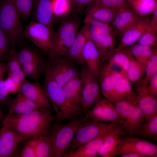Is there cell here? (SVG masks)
<instances>
[{"label":"cell","mask_w":157,"mask_h":157,"mask_svg":"<svg viewBox=\"0 0 157 157\" xmlns=\"http://www.w3.org/2000/svg\"><path fill=\"white\" fill-rule=\"evenodd\" d=\"M62 88L67 98L73 104L81 108L82 82L79 76L71 80Z\"/></svg>","instance_id":"obj_29"},{"label":"cell","mask_w":157,"mask_h":157,"mask_svg":"<svg viewBox=\"0 0 157 157\" xmlns=\"http://www.w3.org/2000/svg\"><path fill=\"white\" fill-rule=\"evenodd\" d=\"M133 136L157 142V114L144 122Z\"/></svg>","instance_id":"obj_31"},{"label":"cell","mask_w":157,"mask_h":157,"mask_svg":"<svg viewBox=\"0 0 157 157\" xmlns=\"http://www.w3.org/2000/svg\"><path fill=\"white\" fill-rule=\"evenodd\" d=\"M1 126H0V129L1 128Z\"/></svg>","instance_id":"obj_52"},{"label":"cell","mask_w":157,"mask_h":157,"mask_svg":"<svg viewBox=\"0 0 157 157\" xmlns=\"http://www.w3.org/2000/svg\"><path fill=\"white\" fill-rule=\"evenodd\" d=\"M76 63L66 56H59L49 60L45 70L62 87L71 80L79 76Z\"/></svg>","instance_id":"obj_8"},{"label":"cell","mask_w":157,"mask_h":157,"mask_svg":"<svg viewBox=\"0 0 157 157\" xmlns=\"http://www.w3.org/2000/svg\"><path fill=\"white\" fill-rule=\"evenodd\" d=\"M82 56L85 63L98 80L102 61L98 49L90 37L89 31Z\"/></svg>","instance_id":"obj_20"},{"label":"cell","mask_w":157,"mask_h":157,"mask_svg":"<svg viewBox=\"0 0 157 157\" xmlns=\"http://www.w3.org/2000/svg\"><path fill=\"white\" fill-rule=\"evenodd\" d=\"M7 60L5 65L8 76L16 82L21 84L26 77L17 59L16 52L13 48L11 49Z\"/></svg>","instance_id":"obj_28"},{"label":"cell","mask_w":157,"mask_h":157,"mask_svg":"<svg viewBox=\"0 0 157 157\" xmlns=\"http://www.w3.org/2000/svg\"><path fill=\"white\" fill-rule=\"evenodd\" d=\"M19 156L36 157L34 139L27 140L21 151Z\"/></svg>","instance_id":"obj_43"},{"label":"cell","mask_w":157,"mask_h":157,"mask_svg":"<svg viewBox=\"0 0 157 157\" xmlns=\"http://www.w3.org/2000/svg\"><path fill=\"white\" fill-rule=\"evenodd\" d=\"M157 28L150 23L138 41V44L151 47H156Z\"/></svg>","instance_id":"obj_39"},{"label":"cell","mask_w":157,"mask_h":157,"mask_svg":"<svg viewBox=\"0 0 157 157\" xmlns=\"http://www.w3.org/2000/svg\"><path fill=\"white\" fill-rule=\"evenodd\" d=\"M86 8V16L93 20L110 24L117 11L94 2Z\"/></svg>","instance_id":"obj_27"},{"label":"cell","mask_w":157,"mask_h":157,"mask_svg":"<svg viewBox=\"0 0 157 157\" xmlns=\"http://www.w3.org/2000/svg\"><path fill=\"white\" fill-rule=\"evenodd\" d=\"M127 135L122 126L117 125L110 131L98 153L102 157H112L122 136Z\"/></svg>","instance_id":"obj_25"},{"label":"cell","mask_w":157,"mask_h":157,"mask_svg":"<svg viewBox=\"0 0 157 157\" xmlns=\"http://www.w3.org/2000/svg\"><path fill=\"white\" fill-rule=\"evenodd\" d=\"M80 20L72 15L62 19L57 31L53 34L48 51L49 60L65 56L77 34Z\"/></svg>","instance_id":"obj_3"},{"label":"cell","mask_w":157,"mask_h":157,"mask_svg":"<svg viewBox=\"0 0 157 157\" xmlns=\"http://www.w3.org/2000/svg\"><path fill=\"white\" fill-rule=\"evenodd\" d=\"M1 1V0H0V2Z\"/></svg>","instance_id":"obj_53"},{"label":"cell","mask_w":157,"mask_h":157,"mask_svg":"<svg viewBox=\"0 0 157 157\" xmlns=\"http://www.w3.org/2000/svg\"><path fill=\"white\" fill-rule=\"evenodd\" d=\"M5 86L9 94H14L19 91L21 84L18 83L14 81L10 76L4 80Z\"/></svg>","instance_id":"obj_44"},{"label":"cell","mask_w":157,"mask_h":157,"mask_svg":"<svg viewBox=\"0 0 157 157\" xmlns=\"http://www.w3.org/2000/svg\"><path fill=\"white\" fill-rule=\"evenodd\" d=\"M54 32L53 29L33 21L26 27L24 35L40 49L48 52Z\"/></svg>","instance_id":"obj_13"},{"label":"cell","mask_w":157,"mask_h":157,"mask_svg":"<svg viewBox=\"0 0 157 157\" xmlns=\"http://www.w3.org/2000/svg\"><path fill=\"white\" fill-rule=\"evenodd\" d=\"M122 119V127L126 135L133 136L144 123V117L136 103L121 100L113 103Z\"/></svg>","instance_id":"obj_7"},{"label":"cell","mask_w":157,"mask_h":157,"mask_svg":"<svg viewBox=\"0 0 157 157\" xmlns=\"http://www.w3.org/2000/svg\"><path fill=\"white\" fill-rule=\"evenodd\" d=\"M20 17L26 19L29 16L33 6L34 0H12Z\"/></svg>","instance_id":"obj_40"},{"label":"cell","mask_w":157,"mask_h":157,"mask_svg":"<svg viewBox=\"0 0 157 157\" xmlns=\"http://www.w3.org/2000/svg\"><path fill=\"white\" fill-rule=\"evenodd\" d=\"M36 157H51V144L48 135L34 139Z\"/></svg>","instance_id":"obj_37"},{"label":"cell","mask_w":157,"mask_h":157,"mask_svg":"<svg viewBox=\"0 0 157 157\" xmlns=\"http://www.w3.org/2000/svg\"><path fill=\"white\" fill-rule=\"evenodd\" d=\"M120 157H146L143 154L135 152L123 154L119 156Z\"/></svg>","instance_id":"obj_49"},{"label":"cell","mask_w":157,"mask_h":157,"mask_svg":"<svg viewBox=\"0 0 157 157\" xmlns=\"http://www.w3.org/2000/svg\"><path fill=\"white\" fill-rule=\"evenodd\" d=\"M127 1L140 17L152 13L157 7V0H127Z\"/></svg>","instance_id":"obj_32"},{"label":"cell","mask_w":157,"mask_h":157,"mask_svg":"<svg viewBox=\"0 0 157 157\" xmlns=\"http://www.w3.org/2000/svg\"><path fill=\"white\" fill-rule=\"evenodd\" d=\"M110 124L82 117L80 118V123L65 154L72 151L82 144L96 138Z\"/></svg>","instance_id":"obj_10"},{"label":"cell","mask_w":157,"mask_h":157,"mask_svg":"<svg viewBox=\"0 0 157 157\" xmlns=\"http://www.w3.org/2000/svg\"><path fill=\"white\" fill-rule=\"evenodd\" d=\"M88 33L87 26H84L77 33L66 55L76 63L82 65L85 63L82 57V53Z\"/></svg>","instance_id":"obj_26"},{"label":"cell","mask_w":157,"mask_h":157,"mask_svg":"<svg viewBox=\"0 0 157 157\" xmlns=\"http://www.w3.org/2000/svg\"><path fill=\"white\" fill-rule=\"evenodd\" d=\"M19 92L40 107L51 110L52 108L44 90L38 81L31 82L25 80L21 84Z\"/></svg>","instance_id":"obj_19"},{"label":"cell","mask_w":157,"mask_h":157,"mask_svg":"<svg viewBox=\"0 0 157 157\" xmlns=\"http://www.w3.org/2000/svg\"><path fill=\"white\" fill-rule=\"evenodd\" d=\"M149 85L147 88L149 91L154 95L157 96V74L150 80Z\"/></svg>","instance_id":"obj_47"},{"label":"cell","mask_w":157,"mask_h":157,"mask_svg":"<svg viewBox=\"0 0 157 157\" xmlns=\"http://www.w3.org/2000/svg\"><path fill=\"white\" fill-rule=\"evenodd\" d=\"M127 2V0H95L94 3L117 11Z\"/></svg>","instance_id":"obj_42"},{"label":"cell","mask_w":157,"mask_h":157,"mask_svg":"<svg viewBox=\"0 0 157 157\" xmlns=\"http://www.w3.org/2000/svg\"><path fill=\"white\" fill-rule=\"evenodd\" d=\"M3 117V113L2 112L0 109V121L2 118Z\"/></svg>","instance_id":"obj_51"},{"label":"cell","mask_w":157,"mask_h":157,"mask_svg":"<svg viewBox=\"0 0 157 157\" xmlns=\"http://www.w3.org/2000/svg\"><path fill=\"white\" fill-rule=\"evenodd\" d=\"M90 37L99 53L102 62L107 61L115 49L116 31L110 23L93 20L86 17L84 20Z\"/></svg>","instance_id":"obj_4"},{"label":"cell","mask_w":157,"mask_h":157,"mask_svg":"<svg viewBox=\"0 0 157 157\" xmlns=\"http://www.w3.org/2000/svg\"><path fill=\"white\" fill-rule=\"evenodd\" d=\"M151 48L138 43L132 45L129 50L136 60L146 66L152 53Z\"/></svg>","instance_id":"obj_38"},{"label":"cell","mask_w":157,"mask_h":157,"mask_svg":"<svg viewBox=\"0 0 157 157\" xmlns=\"http://www.w3.org/2000/svg\"><path fill=\"white\" fill-rule=\"evenodd\" d=\"M35 17L37 22L53 29L54 17L52 0H34Z\"/></svg>","instance_id":"obj_24"},{"label":"cell","mask_w":157,"mask_h":157,"mask_svg":"<svg viewBox=\"0 0 157 157\" xmlns=\"http://www.w3.org/2000/svg\"><path fill=\"white\" fill-rule=\"evenodd\" d=\"M43 88L55 112L58 123L79 118L82 113L80 107L70 101L65 96L62 87L46 70Z\"/></svg>","instance_id":"obj_2"},{"label":"cell","mask_w":157,"mask_h":157,"mask_svg":"<svg viewBox=\"0 0 157 157\" xmlns=\"http://www.w3.org/2000/svg\"><path fill=\"white\" fill-rule=\"evenodd\" d=\"M152 16L150 19V24L154 27L157 28V7L152 13Z\"/></svg>","instance_id":"obj_48"},{"label":"cell","mask_w":157,"mask_h":157,"mask_svg":"<svg viewBox=\"0 0 157 157\" xmlns=\"http://www.w3.org/2000/svg\"><path fill=\"white\" fill-rule=\"evenodd\" d=\"M8 36L0 28V61L7 59L11 49Z\"/></svg>","instance_id":"obj_41"},{"label":"cell","mask_w":157,"mask_h":157,"mask_svg":"<svg viewBox=\"0 0 157 157\" xmlns=\"http://www.w3.org/2000/svg\"><path fill=\"white\" fill-rule=\"evenodd\" d=\"M140 18L127 2L117 11L111 23L118 35L121 37L137 23Z\"/></svg>","instance_id":"obj_18"},{"label":"cell","mask_w":157,"mask_h":157,"mask_svg":"<svg viewBox=\"0 0 157 157\" xmlns=\"http://www.w3.org/2000/svg\"><path fill=\"white\" fill-rule=\"evenodd\" d=\"M33 110L26 103L24 95L21 92H19L10 104L8 113L6 116L22 115Z\"/></svg>","instance_id":"obj_36"},{"label":"cell","mask_w":157,"mask_h":157,"mask_svg":"<svg viewBox=\"0 0 157 157\" xmlns=\"http://www.w3.org/2000/svg\"><path fill=\"white\" fill-rule=\"evenodd\" d=\"M95 121H105L121 126L123 121L116 110L113 103L106 99H101L88 110L83 117Z\"/></svg>","instance_id":"obj_14"},{"label":"cell","mask_w":157,"mask_h":157,"mask_svg":"<svg viewBox=\"0 0 157 157\" xmlns=\"http://www.w3.org/2000/svg\"><path fill=\"white\" fill-rule=\"evenodd\" d=\"M147 87L137 90V103L144 116V123L157 114V96L150 92Z\"/></svg>","instance_id":"obj_21"},{"label":"cell","mask_w":157,"mask_h":157,"mask_svg":"<svg viewBox=\"0 0 157 157\" xmlns=\"http://www.w3.org/2000/svg\"><path fill=\"white\" fill-rule=\"evenodd\" d=\"M136 99L137 93L133 90L126 75L124 74L115 86L110 101L113 103L119 100H127L137 103Z\"/></svg>","instance_id":"obj_23"},{"label":"cell","mask_w":157,"mask_h":157,"mask_svg":"<svg viewBox=\"0 0 157 157\" xmlns=\"http://www.w3.org/2000/svg\"><path fill=\"white\" fill-rule=\"evenodd\" d=\"M131 152L140 153L147 157H157V146L143 139L124 136L122 137L112 157Z\"/></svg>","instance_id":"obj_12"},{"label":"cell","mask_w":157,"mask_h":157,"mask_svg":"<svg viewBox=\"0 0 157 157\" xmlns=\"http://www.w3.org/2000/svg\"><path fill=\"white\" fill-rule=\"evenodd\" d=\"M55 119L51 110L39 107L20 115L6 116L3 124L16 131L25 140L48 135Z\"/></svg>","instance_id":"obj_1"},{"label":"cell","mask_w":157,"mask_h":157,"mask_svg":"<svg viewBox=\"0 0 157 157\" xmlns=\"http://www.w3.org/2000/svg\"><path fill=\"white\" fill-rule=\"evenodd\" d=\"M150 22V18L147 16L140 17L135 25L122 34L119 45L117 48L123 49L134 44L140 38Z\"/></svg>","instance_id":"obj_22"},{"label":"cell","mask_w":157,"mask_h":157,"mask_svg":"<svg viewBox=\"0 0 157 157\" xmlns=\"http://www.w3.org/2000/svg\"><path fill=\"white\" fill-rule=\"evenodd\" d=\"M79 77L82 82L81 97L82 116L101 99L97 80L87 65H82Z\"/></svg>","instance_id":"obj_9"},{"label":"cell","mask_w":157,"mask_h":157,"mask_svg":"<svg viewBox=\"0 0 157 157\" xmlns=\"http://www.w3.org/2000/svg\"><path fill=\"white\" fill-rule=\"evenodd\" d=\"M54 17L62 19L72 15L75 10L71 0H52Z\"/></svg>","instance_id":"obj_35"},{"label":"cell","mask_w":157,"mask_h":157,"mask_svg":"<svg viewBox=\"0 0 157 157\" xmlns=\"http://www.w3.org/2000/svg\"><path fill=\"white\" fill-rule=\"evenodd\" d=\"M145 68L146 66L136 60L130 52L129 63L126 72V77L129 81L134 83L140 81L144 76Z\"/></svg>","instance_id":"obj_33"},{"label":"cell","mask_w":157,"mask_h":157,"mask_svg":"<svg viewBox=\"0 0 157 157\" xmlns=\"http://www.w3.org/2000/svg\"><path fill=\"white\" fill-rule=\"evenodd\" d=\"M124 74H125L115 69L108 63L101 65L98 79L100 82L101 94L105 99L110 101L115 86Z\"/></svg>","instance_id":"obj_17"},{"label":"cell","mask_w":157,"mask_h":157,"mask_svg":"<svg viewBox=\"0 0 157 157\" xmlns=\"http://www.w3.org/2000/svg\"><path fill=\"white\" fill-rule=\"evenodd\" d=\"M117 124L110 125L98 136L82 144L72 151L65 154L64 157H96L99 151L111 130Z\"/></svg>","instance_id":"obj_15"},{"label":"cell","mask_w":157,"mask_h":157,"mask_svg":"<svg viewBox=\"0 0 157 157\" xmlns=\"http://www.w3.org/2000/svg\"><path fill=\"white\" fill-rule=\"evenodd\" d=\"M130 50L115 49L110 55L107 63L112 66H117L122 72L126 75V72L129 61Z\"/></svg>","instance_id":"obj_30"},{"label":"cell","mask_w":157,"mask_h":157,"mask_svg":"<svg viewBox=\"0 0 157 157\" xmlns=\"http://www.w3.org/2000/svg\"><path fill=\"white\" fill-rule=\"evenodd\" d=\"M9 93L5 85L4 80H0V104H4L6 103Z\"/></svg>","instance_id":"obj_46"},{"label":"cell","mask_w":157,"mask_h":157,"mask_svg":"<svg viewBox=\"0 0 157 157\" xmlns=\"http://www.w3.org/2000/svg\"><path fill=\"white\" fill-rule=\"evenodd\" d=\"M80 123V119L78 118L51 126L48 134L51 144V157H63Z\"/></svg>","instance_id":"obj_6"},{"label":"cell","mask_w":157,"mask_h":157,"mask_svg":"<svg viewBox=\"0 0 157 157\" xmlns=\"http://www.w3.org/2000/svg\"><path fill=\"white\" fill-rule=\"evenodd\" d=\"M6 72L5 64L0 61V80L3 79Z\"/></svg>","instance_id":"obj_50"},{"label":"cell","mask_w":157,"mask_h":157,"mask_svg":"<svg viewBox=\"0 0 157 157\" xmlns=\"http://www.w3.org/2000/svg\"><path fill=\"white\" fill-rule=\"evenodd\" d=\"M157 74V49L153 48L152 53L146 66L144 76L137 90L147 87L151 79Z\"/></svg>","instance_id":"obj_34"},{"label":"cell","mask_w":157,"mask_h":157,"mask_svg":"<svg viewBox=\"0 0 157 157\" xmlns=\"http://www.w3.org/2000/svg\"><path fill=\"white\" fill-rule=\"evenodd\" d=\"M24 139L9 127L3 124L0 129V157H11Z\"/></svg>","instance_id":"obj_16"},{"label":"cell","mask_w":157,"mask_h":157,"mask_svg":"<svg viewBox=\"0 0 157 157\" xmlns=\"http://www.w3.org/2000/svg\"><path fill=\"white\" fill-rule=\"evenodd\" d=\"M12 0L0 2V28L5 32L11 44H15L24 37V29Z\"/></svg>","instance_id":"obj_5"},{"label":"cell","mask_w":157,"mask_h":157,"mask_svg":"<svg viewBox=\"0 0 157 157\" xmlns=\"http://www.w3.org/2000/svg\"><path fill=\"white\" fill-rule=\"evenodd\" d=\"M17 56L26 77L35 81L45 72L46 65L42 57L31 48L24 47L16 52Z\"/></svg>","instance_id":"obj_11"},{"label":"cell","mask_w":157,"mask_h":157,"mask_svg":"<svg viewBox=\"0 0 157 157\" xmlns=\"http://www.w3.org/2000/svg\"><path fill=\"white\" fill-rule=\"evenodd\" d=\"M74 5L75 9L78 11H81L86 8L95 0H71Z\"/></svg>","instance_id":"obj_45"}]
</instances>
